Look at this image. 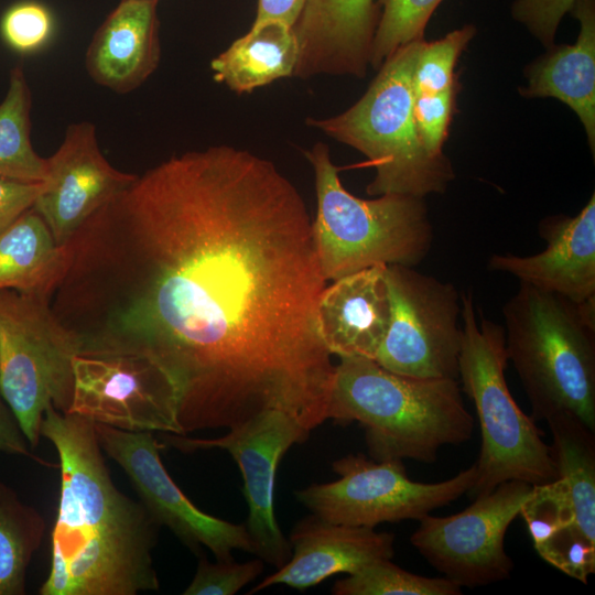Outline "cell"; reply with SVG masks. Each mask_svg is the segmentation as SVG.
<instances>
[{
    "label": "cell",
    "instance_id": "obj_1",
    "mask_svg": "<svg viewBox=\"0 0 595 595\" xmlns=\"http://www.w3.org/2000/svg\"><path fill=\"white\" fill-rule=\"evenodd\" d=\"M50 296L80 351L158 361L184 434L277 409L327 420L335 365L316 321L326 285L306 205L271 162L231 145L137 175L67 242Z\"/></svg>",
    "mask_w": 595,
    "mask_h": 595
},
{
    "label": "cell",
    "instance_id": "obj_2",
    "mask_svg": "<svg viewBox=\"0 0 595 595\" xmlns=\"http://www.w3.org/2000/svg\"><path fill=\"white\" fill-rule=\"evenodd\" d=\"M41 436L56 448L61 495L41 595H136L159 589L152 551L160 524L113 484L94 423L48 407Z\"/></svg>",
    "mask_w": 595,
    "mask_h": 595
},
{
    "label": "cell",
    "instance_id": "obj_3",
    "mask_svg": "<svg viewBox=\"0 0 595 595\" xmlns=\"http://www.w3.org/2000/svg\"><path fill=\"white\" fill-rule=\"evenodd\" d=\"M327 420L358 422L375 461L433 463L474 432L458 380L399 375L364 357H339Z\"/></svg>",
    "mask_w": 595,
    "mask_h": 595
},
{
    "label": "cell",
    "instance_id": "obj_4",
    "mask_svg": "<svg viewBox=\"0 0 595 595\" xmlns=\"http://www.w3.org/2000/svg\"><path fill=\"white\" fill-rule=\"evenodd\" d=\"M502 314L532 419L567 415L595 431V300L577 304L520 283Z\"/></svg>",
    "mask_w": 595,
    "mask_h": 595
},
{
    "label": "cell",
    "instance_id": "obj_5",
    "mask_svg": "<svg viewBox=\"0 0 595 595\" xmlns=\"http://www.w3.org/2000/svg\"><path fill=\"white\" fill-rule=\"evenodd\" d=\"M399 47L379 67L367 91L350 108L306 122L361 152L375 169L369 195L400 194L424 198L443 193L454 178L451 161L430 154L416 129L412 73L420 43Z\"/></svg>",
    "mask_w": 595,
    "mask_h": 595
},
{
    "label": "cell",
    "instance_id": "obj_6",
    "mask_svg": "<svg viewBox=\"0 0 595 595\" xmlns=\"http://www.w3.org/2000/svg\"><path fill=\"white\" fill-rule=\"evenodd\" d=\"M461 304L458 382L475 405L482 435L477 478L468 495L474 499L509 480L532 486L554 480L551 446L532 416L519 408L506 381L504 327L478 313L470 293H461Z\"/></svg>",
    "mask_w": 595,
    "mask_h": 595
},
{
    "label": "cell",
    "instance_id": "obj_7",
    "mask_svg": "<svg viewBox=\"0 0 595 595\" xmlns=\"http://www.w3.org/2000/svg\"><path fill=\"white\" fill-rule=\"evenodd\" d=\"M305 155L314 172L317 212L312 230L326 281L376 264L414 267L423 261L433 242L423 198L356 197L343 186L326 144L315 143Z\"/></svg>",
    "mask_w": 595,
    "mask_h": 595
},
{
    "label": "cell",
    "instance_id": "obj_8",
    "mask_svg": "<svg viewBox=\"0 0 595 595\" xmlns=\"http://www.w3.org/2000/svg\"><path fill=\"white\" fill-rule=\"evenodd\" d=\"M82 347L50 306V298L0 290V392L31 446L48 407L67 413L73 364Z\"/></svg>",
    "mask_w": 595,
    "mask_h": 595
},
{
    "label": "cell",
    "instance_id": "obj_9",
    "mask_svg": "<svg viewBox=\"0 0 595 595\" xmlns=\"http://www.w3.org/2000/svg\"><path fill=\"white\" fill-rule=\"evenodd\" d=\"M332 468L336 480L300 489L296 500L329 522L367 528L420 520L468 494L477 478L474 464L443 482H413L403 461H375L361 453L334 461Z\"/></svg>",
    "mask_w": 595,
    "mask_h": 595
},
{
    "label": "cell",
    "instance_id": "obj_10",
    "mask_svg": "<svg viewBox=\"0 0 595 595\" xmlns=\"http://www.w3.org/2000/svg\"><path fill=\"white\" fill-rule=\"evenodd\" d=\"M390 321L375 361L392 372L458 380L461 294L410 266L388 264Z\"/></svg>",
    "mask_w": 595,
    "mask_h": 595
},
{
    "label": "cell",
    "instance_id": "obj_11",
    "mask_svg": "<svg viewBox=\"0 0 595 595\" xmlns=\"http://www.w3.org/2000/svg\"><path fill=\"white\" fill-rule=\"evenodd\" d=\"M73 375L67 413L130 432L185 435L177 385L152 358L129 351H80Z\"/></svg>",
    "mask_w": 595,
    "mask_h": 595
},
{
    "label": "cell",
    "instance_id": "obj_12",
    "mask_svg": "<svg viewBox=\"0 0 595 595\" xmlns=\"http://www.w3.org/2000/svg\"><path fill=\"white\" fill-rule=\"evenodd\" d=\"M532 488L528 483L509 480L474 498L457 513L425 515L410 541L431 566L461 587L505 581L513 567L505 550V536Z\"/></svg>",
    "mask_w": 595,
    "mask_h": 595
},
{
    "label": "cell",
    "instance_id": "obj_13",
    "mask_svg": "<svg viewBox=\"0 0 595 595\" xmlns=\"http://www.w3.org/2000/svg\"><path fill=\"white\" fill-rule=\"evenodd\" d=\"M228 430L227 434L215 439L166 433L164 441L182 452L221 448L231 455L244 479V496L249 508L245 526L253 554L280 569L289 561L292 548L274 515L275 472L285 452L293 444L306 441L310 432L277 409L264 410Z\"/></svg>",
    "mask_w": 595,
    "mask_h": 595
},
{
    "label": "cell",
    "instance_id": "obj_14",
    "mask_svg": "<svg viewBox=\"0 0 595 595\" xmlns=\"http://www.w3.org/2000/svg\"><path fill=\"white\" fill-rule=\"evenodd\" d=\"M101 450L127 474L141 502L162 526L187 547H205L217 561L232 560V551L253 553L245 524L232 523L198 509L178 488L161 462L159 443L151 432H130L94 423Z\"/></svg>",
    "mask_w": 595,
    "mask_h": 595
},
{
    "label": "cell",
    "instance_id": "obj_15",
    "mask_svg": "<svg viewBox=\"0 0 595 595\" xmlns=\"http://www.w3.org/2000/svg\"><path fill=\"white\" fill-rule=\"evenodd\" d=\"M136 177L118 171L105 159L91 122L72 123L56 152L47 158L46 178L33 209L63 246Z\"/></svg>",
    "mask_w": 595,
    "mask_h": 595
},
{
    "label": "cell",
    "instance_id": "obj_16",
    "mask_svg": "<svg viewBox=\"0 0 595 595\" xmlns=\"http://www.w3.org/2000/svg\"><path fill=\"white\" fill-rule=\"evenodd\" d=\"M547 248L531 256L494 253L493 271L583 304L595 300V194L575 215L543 218L538 227Z\"/></svg>",
    "mask_w": 595,
    "mask_h": 595
},
{
    "label": "cell",
    "instance_id": "obj_17",
    "mask_svg": "<svg viewBox=\"0 0 595 595\" xmlns=\"http://www.w3.org/2000/svg\"><path fill=\"white\" fill-rule=\"evenodd\" d=\"M379 17L376 0H306L293 26L299 43L293 76L364 77Z\"/></svg>",
    "mask_w": 595,
    "mask_h": 595
},
{
    "label": "cell",
    "instance_id": "obj_18",
    "mask_svg": "<svg viewBox=\"0 0 595 595\" xmlns=\"http://www.w3.org/2000/svg\"><path fill=\"white\" fill-rule=\"evenodd\" d=\"M289 541L292 548L289 561L248 594L278 584L302 591L332 575L353 574L370 562L391 559L394 554L392 533L334 523L313 513L295 523Z\"/></svg>",
    "mask_w": 595,
    "mask_h": 595
},
{
    "label": "cell",
    "instance_id": "obj_19",
    "mask_svg": "<svg viewBox=\"0 0 595 595\" xmlns=\"http://www.w3.org/2000/svg\"><path fill=\"white\" fill-rule=\"evenodd\" d=\"M387 266L363 269L324 289L316 321L331 355L375 360L390 321Z\"/></svg>",
    "mask_w": 595,
    "mask_h": 595
},
{
    "label": "cell",
    "instance_id": "obj_20",
    "mask_svg": "<svg viewBox=\"0 0 595 595\" xmlns=\"http://www.w3.org/2000/svg\"><path fill=\"white\" fill-rule=\"evenodd\" d=\"M156 6L120 0L107 15L85 54L86 71L96 84L128 94L156 69L161 54Z\"/></svg>",
    "mask_w": 595,
    "mask_h": 595
},
{
    "label": "cell",
    "instance_id": "obj_21",
    "mask_svg": "<svg viewBox=\"0 0 595 595\" xmlns=\"http://www.w3.org/2000/svg\"><path fill=\"white\" fill-rule=\"evenodd\" d=\"M580 22L574 44L554 45L526 71L528 98L553 97L567 105L582 122L595 151V0H576L570 11Z\"/></svg>",
    "mask_w": 595,
    "mask_h": 595
},
{
    "label": "cell",
    "instance_id": "obj_22",
    "mask_svg": "<svg viewBox=\"0 0 595 595\" xmlns=\"http://www.w3.org/2000/svg\"><path fill=\"white\" fill-rule=\"evenodd\" d=\"M520 516L538 554L564 574L586 584L595 572V544L577 531L563 482L556 477L533 486Z\"/></svg>",
    "mask_w": 595,
    "mask_h": 595
},
{
    "label": "cell",
    "instance_id": "obj_23",
    "mask_svg": "<svg viewBox=\"0 0 595 595\" xmlns=\"http://www.w3.org/2000/svg\"><path fill=\"white\" fill-rule=\"evenodd\" d=\"M69 263V248L58 245L31 207L0 234V290L50 298Z\"/></svg>",
    "mask_w": 595,
    "mask_h": 595
},
{
    "label": "cell",
    "instance_id": "obj_24",
    "mask_svg": "<svg viewBox=\"0 0 595 595\" xmlns=\"http://www.w3.org/2000/svg\"><path fill=\"white\" fill-rule=\"evenodd\" d=\"M299 43L293 26L269 21L252 24L210 62L214 79L237 94H248L293 76Z\"/></svg>",
    "mask_w": 595,
    "mask_h": 595
},
{
    "label": "cell",
    "instance_id": "obj_25",
    "mask_svg": "<svg viewBox=\"0 0 595 595\" xmlns=\"http://www.w3.org/2000/svg\"><path fill=\"white\" fill-rule=\"evenodd\" d=\"M547 423L558 477L570 496L575 527L595 544V431L567 415L552 418Z\"/></svg>",
    "mask_w": 595,
    "mask_h": 595
},
{
    "label": "cell",
    "instance_id": "obj_26",
    "mask_svg": "<svg viewBox=\"0 0 595 595\" xmlns=\"http://www.w3.org/2000/svg\"><path fill=\"white\" fill-rule=\"evenodd\" d=\"M31 90L21 64L10 73L6 97L0 102V177L44 182L47 159L31 142Z\"/></svg>",
    "mask_w": 595,
    "mask_h": 595
},
{
    "label": "cell",
    "instance_id": "obj_27",
    "mask_svg": "<svg viewBox=\"0 0 595 595\" xmlns=\"http://www.w3.org/2000/svg\"><path fill=\"white\" fill-rule=\"evenodd\" d=\"M45 532L42 516L0 480V595H23L29 563Z\"/></svg>",
    "mask_w": 595,
    "mask_h": 595
},
{
    "label": "cell",
    "instance_id": "obj_28",
    "mask_svg": "<svg viewBox=\"0 0 595 595\" xmlns=\"http://www.w3.org/2000/svg\"><path fill=\"white\" fill-rule=\"evenodd\" d=\"M462 587L446 577H426L382 559L370 562L332 587L334 595H459Z\"/></svg>",
    "mask_w": 595,
    "mask_h": 595
},
{
    "label": "cell",
    "instance_id": "obj_29",
    "mask_svg": "<svg viewBox=\"0 0 595 595\" xmlns=\"http://www.w3.org/2000/svg\"><path fill=\"white\" fill-rule=\"evenodd\" d=\"M443 0H378L382 8L375 32L370 66L379 68L399 47L424 40L426 24Z\"/></svg>",
    "mask_w": 595,
    "mask_h": 595
},
{
    "label": "cell",
    "instance_id": "obj_30",
    "mask_svg": "<svg viewBox=\"0 0 595 595\" xmlns=\"http://www.w3.org/2000/svg\"><path fill=\"white\" fill-rule=\"evenodd\" d=\"M475 34L476 28L466 24L440 40L421 41L412 73L413 94H434L459 85L455 66Z\"/></svg>",
    "mask_w": 595,
    "mask_h": 595
},
{
    "label": "cell",
    "instance_id": "obj_31",
    "mask_svg": "<svg viewBox=\"0 0 595 595\" xmlns=\"http://www.w3.org/2000/svg\"><path fill=\"white\" fill-rule=\"evenodd\" d=\"M54 33V19L46 6L33 0L11 6L0 21L3 42L14 52L32 54L41 51Z\"/></svg>",
    "mask_w": 595,
    "mask_h": 595
},
{
    "label": "cell",
    "instance_id": "obj_32",
    "mask_svg": "<svg viewBox=\"0 0 595 595\" xmlns=\"http://www.w3.org/2000/svg\"><path fill=\"white\" fill-rule=\"evenodd\" d=\"M261 559L244 563L217 561L210 563L202 558L196 573L184 589V595H234L256 580L263 571Z\"/></svg>",
    "mask_w": 595,
    "mask_h": 595
},
{
    "label": "cell",
    "instance_id": "obj_33",
    "mask_svg": "<svg viewBox=\"0 0 595 595\" xmlns=\"http://www.w3.org/2000/svg\"><path fill=\"white\" fill-rule=\"evenodd\" d=\"M459 85L450 89L414 95V119L420 139L425 150L432 155L443 153L453 115L456 110V97Z\"/></svg>",
    "mask_w": 595,
    "mask_h": 595
},
{
    "label": "cell",
    "instance_id": "obj_34",
    "mask_svg": "<svg viewBox=\"0 0 595 595\" xmlns=\"http://www.w3.org/2000/svg\"><path fill=\"white\" fill-rule=\"evenodd\" d=\"M576 0H515L512 18L523 24L548 50L554 39L562 18L572 10Z\"/></svg>",
    "mask_w": 595,
    "mask_h": 595
},
{
    "label": "cell",
    "instance_id": "obj_35",
    "mask_svg": "<svg viewBox=\"0 0 595 595\" xmlns=\"http://www.w3.org/2000/svg\"><path fill=\"white\" fill-rule=\"evenodd\" d=\"M42 190L43 182L0 177V234L33 207Z\"/></svg>",
    "mask_w": 595,
    "mask_h": 595
},
{
    "label": "cell",
    "instance_id": "obj_36",
    "mask_svg": "<svg viewBox=\"0 0 595 595\" xmlns=\"http://www.w3.org/2000/svg\"><path fill=\"white\" fill-rule=\"evenodd\" d=\"M15 415L0 392V452L31 456Z\"/></svg>",
    "mask_w": 595,
    "mask_h": 595
},
{
    "label": "cell",
    "instance_id": "obj_37",
    "mask_svg": "<svg viewBox=\"0 0 595 595\" xmlns=\"http://www.w3.org/2000/svg\"><path fill=\"white\" fill-rule=\"evenodd\" d=\"M306 0H258L252 24L278 21L294 26Z\"/></svg>",
    "mask_w": 595,
    "mask_h": 595
},
{
    "label": "cell",
    "instance_id": "obj_38",
    "mask_svg": "<svg viewBox=\"0 0 595 595\" xmlns=\"http://www.w3.org/2000/svg\"><path fill=\"white\" fill-rule=\"evenodd\" d=\"M143 1H153V2H159V0H143Z\"/></svg>",
    "mask_w": 595,
    "mask_h": 595
}]
</instances>
